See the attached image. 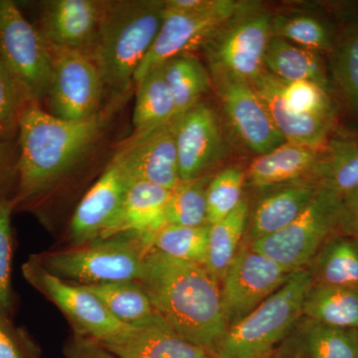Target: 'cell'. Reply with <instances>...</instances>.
Returning <instances> with one entry per match:
<instances>
[{
  "label": "cell",
  "mask_w": 358,
  "mask_h": 358,
  "mask_svg": "<svg viewBox=\"0 0 358 358\" xmlns=\"http://www.w3.org/2000/svg\"><path fill=\"white\" fill-rule=\"evenodd\" d=\"M66 358H119L96 339L73 334L64 348Z\"/></svg>",
  "instance_id": "obj_41"
},
{
  "label": "cell",
  "mask_w": 358,
  "mask_h": 358,
  "mask_svg": "<svg viewBox=\"0 0 358 358\" xmlns=\"http://www.w3.org/2000/svg\"><path fill=\"white\" fill-rule=\"evenodd\" d=\"M117 105L82 121H66L38 105H28L17 133V179L14 209L31 208L85 159Z\"/></svg>",
  "instance_id": "obj_1"
},
{
  "label": "cell",
  "mask_w": 358,
  "mask_h": 358,
  "mask_svg": "<svg viewBox=\"0 0 358 358\" xmlns=\"http://www.w3.org/2000/svg\"><path fill=\"white\" fill-rule=\"evenodd\" d=\"M133 179L114 160L75 209L68 237L71 246L100 239L121 208Z\"/></svg>",
  "instance_id": "obj_17"
},
{
  "label": "cell",
  "mask_w": 358,
  "mask_h": 358,
  "mask_svg": "<svg viewBox=\"0 0 358 358\" xmlns=\"http://www.w3.org/2000/svg\"><path fill=\"white\" fill-rule=\"evenodd\" d=\"M224 113L238 140L257 155L267 154L284 143L265 103L253 85L229 76L211 77Z\"/></svg>",
  "instance_id": "obj_15"
},
{
  "label": "cell",
  "mask_w": 358,
  "mask_h": 358,
  "mask_svg": "<svg viewBox=\"0 0 358 358\" xmlns=\"http://www.w3.org/2000/svg\"><path fill=\"white\" fill-rule=\"evenodd\" d=\"M319 189V183L313 179L271 189L258 202L250 219L249 242L286 228L307 209Z\"/></svg>",
  "instance_id": "obj_21"
},
{
  "label": "cell",
  "mask_w": 358,
  "mask_h": 358,
  "mask_svg": "<svg viewBox=\"0 0 358 358\" xmlns=\"http://www.w3.org/2000/svg\"><path fill=\"white\" fill-rule=\"evenodd\" d=\"M17 138H0V201L13 199L17 179Z\"/></svg>",
  "instance_id": "obj_40"
},
{
  "label": "cell",
  "mask_w": 358,
  "mask_h": 358,
  "mask_svg": "<svg viewBox=\"0 0 358 358\" xmlns=\"http://www.w3.org/2000/svg\"><path fill=\"white\" fill-rule=\"evenodd\" d=\"M96 296L113 315L128 326H136L159 315L138 281L82 286Z\"/></svg>",
  "instance_id": "obj_30"
},
{
  "label": "cell",
  "mask_w": 358,
  "mask_h": 358,
  "mask_svg": "<svg viewBox=\"0 0 358 358\" xmlns=\"http://www.w3.org/2000/svg\"><path fill=\"white\" fill-rule=\"evenodd\" d=\"M180 181L206 174L222 159L224 138L220 120L210 105L200 102L182 113L176 134Z\"/></svg>",
  "instance_id": "obj_16"
},
{
  "label": "cell",
  "mask_w": 358,
  "mask_h": 358,
  "mask_svg": "<svg viewBox=\"0 0 358 358\" xmlns=\"http://www.w3.org/2000/svg\"><path fill=\"white\" fill-rule=\"evenodd\" d=\"M27 106L0 58V138H17L20 117Z\"/></svg>",
  "instance_id": "obj_38"
},
{
  "label": "cell",
  "mask_w": 358,
  "mask_h": 358,
  "mask_svg": "<svg viewBox=\"0 0 358 358\" xmlns=\"http://www.w3.org/2000/svg\"><path fill=\"white\" fill-rule=\"evenodd\" d=\"M313 285L310 268L293 273L270 298L227 329L212 358H263L275 352L303 317Z\"/></svg>",
  "instance_id": "obj_5"
},
{
  "label": "cell",
  "mask_w": 358,
  "mask_h": 358,
  "mask_svg": "<svg viewBox=\"0 0 358 358\" xmlns=\"http://www.w3.org/2000/svg\"><path fill=\"white\" fill-rule=\"evenodd\" d=\"M13 199L0 201V312L13 319L14 294L11 282V268L14 253Z\"/></svg>",
  "instance_id": "obj_37"
},
{
  "label": "cell",
  "mask_w": 358,
  "mask_h": 358,
  "mask_svg": "<svg viewBox=\"0 0 358 358\" xmlns=\"http://www.w3.org/2000/svg\"><path fill=\"white\" fill-rule=\"evenodd\" d=\"M150 251L138 238L121 235L31 257L45 270L66 282L91 286L138 281Z\"/></svg>",
  "instance_id": "obj_6"
},
{
  "label": "cell",
  "mask_w": 358,
  "mask_h": 358,
  "mask_svg": "<svg viewBox=\"0 0 358 358\" xmlns=\"http://www.w3.org/2000/svg\"><path fill=\"white\" fill-rule=\"evenodd\" d=\"M249 205L246 200L232 213L209 225L208 246L204 267L221 284L231 264L241 248L249 222Z\"/></svg>",
  "instance_id": "obj_27"
},
{
  "label": "cell",
  "mask_w": 358,
  "mask_h": 358,
  "mask_svg": "<svg viewBox=\"0 0 358 358\" xmlns=\"http://www.w3.org/2000/svg\"><path fill=\"white\" fill-rule=\"evenodd\" d=\"M252 85L285 141L315 150L327 145L336 117L329 90L312 81H281L266 70Z\"/></svg>",
  "instance_id": "obj_4"
},
{
  "label": "cell",
  "mask_w": 358,
  "mask_h": 358,
  "mask_svg": "<svg viewBox=\"0 0 358 358\" xmlns=\"http://www.w3.org/2000/svg\"><path fill=\"white\" fill-rule=\"evenodd\" d=\"M48 47L51 78L44 110L66 121H82L100 113L106 87L95 62L81 51Z\"/></svg>",
  "instance_id": "obj_11"
},
{
  "label": "cell",
  "mask_w": 358,
  "mask_h": 358,
  "mask_svg": "<svg viewBox=\"0 0 358 358\" xmlns=\"http://www.w3.org/2000/svg\"><path fill=\"white\" fill-rule=\"evenodd\" d=\"M246 4L233 0H203L197 8L176 10L166 3L157 38L136 70L134 83L171 59L202 48L214 32Z\"/></svg>",
  "instance_id": "obj_10"
},
{
  "label": "cell",
  "mask_w": 358,
  "mask_h": 358,
  "mask_svg": "<svg viewBox=\"0 0 358 358\" xmlns=\"http://www.w3.org/2000/svg\"><path fill=\"white\" fill-rule=\"evenodd\" d=\"M343 206L338 194L320 185L315 199L296 220L279 232L248 244L288 274H293L310 266L334 230L339 227Z\"/></svg>",
  "instance_id": "obj_9"
},
{
  "label": "cell",
  "mask_w": 358,
  "mask_h": 358,
  "mask_svg": "<svg viewBox=\"0 0 358 358\" xmlns=\"http://www.w3.org/2000/svg\"><path fill=\"white\" fill-rule=\"evenodd\" d=\"M271 17L257 4L247 2L219 27L202 47L210 76H229L253 83L265 70Z\"/></svg>",
  "instance_id": "obj_7"
},
{
  "label": "cell",
  "mask_w": 358,
  "mask_h": 358,
  "mask_svg": "<svg viewBox=\"0 0 358 358\" xmlns=\"http://www.w3.org/2000/svg\"><path fill=\"white\" fill-rule=\"evenodd\" d=\"M21 271L30 286L64 313L74 334L101 343L131 327L115 319L88 289L52 275L31 256L23 264Z\"/></svg>",
  "instance_id": "obj_12"
},
{
  "label": "cell",
  "mask_w": 358,
  "mask_h": 358,
  "mask_svg": "<svg viewBox=\"0 0 358 358\" xmlns=\"http://www.w3.org/2000/svg\"><path fill=\"white\" fill-rule=\"evenodd\" d=\"M298 327L299 352L305 358H358V331L308 319Z\"/></svg>",
  "instance_id": "obj_31"
},
{
  "label": "cell",
  "mask_w": 358,
  "mask_h": 358,
  "mask_svg": "<svg viewBox=\"0 0 358 358\" xmlns=\"http://www.w3.org/2000/svg\"><path fill=\"white\" fill-rule=\"evenodd\" d=\"M320 150L312 178L343 201L358 193V134H339Z\"/></svg>",
  "instance_id": "obj_23"
},
{
  "label": "cell",
  "mask_w": 358,
  "mask_h": 358,
  "mask_svg": "<svg viewBox=\"0 0 358 358\" xmlns=\"http://www.w3.org/2000/svg\"><path fill=\"white\" fill-rule=\"evenodd\" d=\"M0 58L27 105L43 108L51 78V54L38 28L13 0H0Z\"/></svg>",
  "instance_id": "obj_8"
},
{
  "label": "cell",
  "mask_w": 358,
  "mask_h": 358,
  "mask_svg": "<svg viewBox=\"0 0 358 358\" xmlns=\"http://www.w3.org/2000/svg\"><path fill=\"white\" fill-rule=\"evenodd\" d=\"M134 84L136 91L133 115L134 134L157 128L178 115L162 67L152 70Z\"/></svg>",
  "instance_id": "obj_28"
},
{
  "label": "cell",
  "mask_w": 358,
  "mask_h": 358,
  "mask_svg": "<svg viewBox=\"0 0 358 358\" xmlns=\"http://www.w3.org/2000/svg\"><path fill=\"white\" fill-rule=\"evenodd\" d=\"M263 358H292V357H287L286 355H284V353L280 352L279 350H275V352L270 353V355H268L267 357H265Z\"/></svg>",
  "instance_id": "obj_43"
},
{
  "label": "cell",
  "mask_w": 358,
  "mask_h": 358,
  "mask_svg": "<svg viewBox=\"0 0 358 358\" xmlns=\"http://www.w3.org/2000/svg\"><path fill=\"white\" fill-rule=\"evenodd\" d=\"M308 268L315 285L358 289V240L329 237Z\"/></svg>",
  "instance_id": "obj_25"
},
{
  "label": "cell",
  "mask_w": 358,
  "mask_h": 358,
  "mask_svg": "<svg viewBox=\"0 0 358 358\" xmlns=\"http://www.w3.org/2000/svg\"><path fill=\"white\" fill-rule=\"evenodd\" d=\"M339 227L343 228V234L358 240V193L343 201Z\"/></svg>",
  "instance_id": "obj_42"
},
{
  "label": "cell",
  "mask_w": 358,
  "mask_h": 358,
  "mask_svg": "<svg viewBox=\"0 0 358 358\" xmlns=\"http://www.w3.org/2000/svg\"><path fill=\"white\" fill-rule=\"evenodd\" d=\"M264 68L281 81H312L331 90V81L320 54L279 37L271 36Z\"/></svg>",
  "instance_id": "obj_24"
},
{
  "label": "cell",
  "mask_w": 358,
  "mask_h": 358,
  "mask_svg": "<svg viewBox=\"0 0 358 358\" xmlns=\"http://www.w3.org/2000/svg\"><path fill=\"white\" fill-rule=\"evenodd\" d=\"M171 190L147 181L134 180L109 227L100 239L121 235L138 238L152 250V240L166 223Z\"/></svg>",
  "instance_id": "obj_19"
},
{
  "label": "cell",
  "mask_w": 358,
  "mask_h": 358,
  "mask_svg": "<svg viewBox=\"0 0 358 358\" xmlns=\"http://www.w3.org/2000/svg\"><path fill=\"white\" fill-rule=\"evenodd\" d=\"M329 55L334 83L348 109L358 117V21L346 25L336 37Z\"/></svg>",
  "instance_id": "obj_33"
},
{
  "label": "cell",
  "mask_w": 358,
  "mask_h": 358,
  "mask_svg": "<svg viewBox=\"0 0 358 358\" xmlns=\"http://www.w3.org/2000/svg\"><path fill=\"white\" fill-rule=\"evenodd\" d=\"M211 178L206 173L192 180L180 181L171 190L166 211V225L185 227L209 225L207 221V187Z\"/></svg>",
  "instance_id": "obj_34"
},
{
  "label": "cell",
  "mask_w": 358,
  "mask_h": 358,
  "mask_svg": "<svg viewBox=\"0 0 358 358\" xmlns=\"http://www.w3.org/2000/svg\"><path fill=\"white\" fill-rule=\"evenodd\" d=\"M162 67L173 94L178 115L201 102V99L211 88L210 73L192 53L176 56Z\"/></svg>",
  "instance_id": "obj_29"
},
{
  "label": "cell",
  "mask_w": 358,
  "mask_h": 358,
  "mask_svg": "<svg viewBox=\"0 0 358 358\" xmlns=\"http://www.w3.org/2000/svg\"><path fill=\"white\" fill-rule=\"evenodd\" d=\"M208 237L209 225L200 227L166 225L155 234L152 250L176 260L204 266Z\"/></svg>",
  "instance_id": "obj_35"
},
{
  "label": "cell",
  "mask_w": 358,
  "mask_h": 358,
  "mask_svg": "<svg viewBox=\"0 0 358 358\" xmlns=\"http://www.w3.org/2000/svg\"><path fill=\"white\" fill-rule=\"evenodd\" d=\"M0 358H41L38 345L11 317L0 312Z\"/></svg>",
  "instance_id": "obj_39"
},
{
  "label": "cell",
  "mask_w": 358,
  "mask_h": 358,
  "mask_svg": "<svg viewBox=\"0 0 358 358\" xmlns=\"http://www.w3.org/2000/svg\"><path fill=\"white\" fill-rule=\"evenodd\" d=\"M246 173L236 166L226 167L212 176L207 187V221L209 225L232 213L243 201Z\"/></svg>",
  "instance_id": "obj_36"
},
{
  "label": "cell",
  "mask_w": 358,
  "mask_h": 358,
  "mask_svg": "<svg viewBox=\"0 0 358 358\" xmlns=\"http://www.w3.org/2000/svg\"><path fill=\"white\" fill-rule=\"evenodd\" d=\"M306 319L358 331V289L313 284L303 306Z\"/></svg>",
  "instance_id": "obj_26"
},
{
  "label": "cell",
  "mask_w": 358,
  "mask_h": 358,
  "mask_svg": "<svg viewBox=\"0 0 358 358\" xmlns=\"http://www.w3.org/2000/svg\"><path fill=\"white\" fill-rule=\"evenodd\" d=\"M138 282L159 317L212 358L228 326L220 284L207 268L150 250Z\"/></svg>",
  "instance_id": "obj_2"
},
{
  "label": "cell",
  "mask_w": 358,
  "mask_h": 358,
  "mask_svg": "<svg viewBox=\"0 0 358 358\" xmlns=\"http://www.w3.org/2000/svg\"><path fill=\"white\" fill-rule=\"evenodd\" d=\"M291 275L249 244L242 246L220 284L228 329L270 298Z\"/></svg>",
  "instance_id": "obj_13"
},
{
  "label": "cell",
  "mask_w": 358,
  "mask_h": 358,
  "mask_svg": "<svg viewBox=\"0 0 358 358\" xmlns=\"http://www.w3.org/2000/svg\"><path fill=\"white\" fill-rule=\"evenodd\" d=\"M271 36L279 37L315 53H331L336 36L326 21L308 13H284L271 17Z\"/></svg>",
  "instance_id": "obj_32"
},
{
  "label": "cell",
  "mask_w": 358,
  "mask_h": 358,
  "mask_svg": "<svg viewBox=\"0 0 358 358\" xmlns=\"http://www.w3.org/2000/svg\"><path fill=\"white\" fill-rule=\"evenodd\" d=\"M103 1L48 0L41 2L38 30L47 44L83 52L93 48Z\"/></svg>",
  "instance_id": "obj_18"
},
{
  "label": "cell",
  "mask_w": 358,
  "mask_h": 358,
  "mask_svg": "<svg viewBox=\"0 0 358 358\" xmlns=\"http://www.w3.org/2000/svg\"><path fill=\"white\" fill-rule=\"evenodd\" d=\"M166 13V0L103 1L95 43L89 56L106 88L128 92L141 63L157 38Z\"/></svg>",
  "instance_id": "obj_3"
},
{
  "label": "cell",
  "mask_w": 358,
  "mask_h": 358,
  "mask_svg": "<svg viewBox=\"0 0 358 358\" xmlns=\"http://www.w3.org/2000/svg\"><path fill=\"white\" fill-rule=\"evenodd\" d=\"M320 150L285 141L267 154L257 155L246 179L259 190H271L312 178Z\"/></svg>",
  "instance_id": "obj_22"
},
{
  "label": "cell",
  "mask_w": 358,
  "mask_h": 358,
  "mask_svg": "<svg viewBox=\"0 0 358 358\" xmlns=\"http://www.w3.org/2000/svg\"><path fill=\"white\" fill-rule=\"evenodd\" d=\"M101 343L119 358H211L176 333L159 315Z\"/></svg>",
  "instance_id": "obj_20"
},
{
  "label": "cell",
  "mask_w": 358,
  "mask_h": 358,
  "mask_svg": "<svg viewBox=\"0 0 358 358\" xmlns=\"http://www.w3.org/2000/svg\"><path fill=\"white\" fill-rule=\"evenodd\" d=\"M181 115L140 134H133L112 160L133 180L147 181L173 190L180 182L176 134Z\"/></svg>",
  "instance_id": "obj_14"
}]
</instances>
